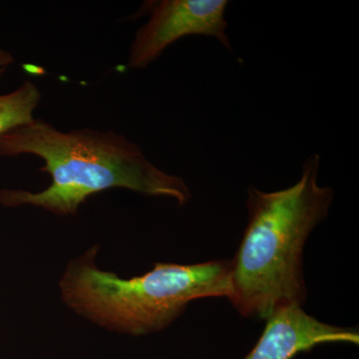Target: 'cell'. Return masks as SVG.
Wrapping results in <instances>:
<instances>
[{
    "instance_id": "6da1fadb",
    "label": "cell",
    "mask_w": 359,
    "mask_h": 359,
    "mask_svg": "<svg viewBox=\"0 0 359 359\" xmlns=\"http://www.w3.org/2000/svg\"><path fill=\"white\" fill-rule=\"evenodd\" d=\"M33 155L52 184L40 193L0 191L4 205H32L55 214H75L94 194L123 188L188 203L191 192L180 177L167 174L144 155L140 146L114 131L90 128L61 131L41 119L0 137V156Z\"/></svg>"
},
{
    "instance_id": "7a4b0ae2",
    "label": "cell",
    "mask_w": 359,
    "mask_h": 359,
    "mask_svg": "<svg viewBox=\"0 0 359 359\" xmlns=\"http://www.w3.org/2000/svg\"><path fill=\"white\" fill-rule=\"evenodd\" d=\"M320 157L311 155L289 188L248 190L249 223L231 261L230 301L242 316L268 320L276 309L306 299L302 252L311 231L327 218L334 190L318 183Z\"/></svg>"
},
{
    "instance_id": "3957f363",
    "label": "cell",
    "mask_w": 359,
    "mask_h": 359,
    "mask_svg": "<svg viewBox=\"0 0 359 359\" xmlns=\"http://www.w3.org/2000/svg\"><path fill=\"white\" fill-rule=\"evenodd\" d=\"M65 302L101 325L135 335L166 327L187 304L231 295V261L181 266L157 264L122 280L90 262L73 264L61 283Z\"/></svg>"
},
{
    "instance_id": "277c9868",
    "label": "cell",
    "mask_w": 359,
    "mask_h": 359,
    "mask_svg": "<svg viewBox=\"0 0 359 359\" xmlns=\"http://www.w3.org/2000/svg\"><path fill=\"white\" fill-rule=\"evenodd\" d=\"M226 0H164L155 6L150 20L135 35L128 67L144 69L170 45L189 35L215 37L231 50L224 18Z\"/></svg>"
},
{
    "instance_id": "5b68a950",
    "label": "cell",
    "mask_w": 359,
    "mask_h": 359,
    "mask_svg": "<svg viewBox=\"0 0 359 359\" xmlns=\"http://www.w3.org/2000/svg\"><path fill=\"white\" fill-rule=\"evenodd\" d=\"M337 342L358 344V330L321 323L302 306L290 304L269 316L261 339L245 359H292L320 344Z\"/></svg>"
},
{
    "instance_id": "8992f818",
    "label": "cell",
    "mask_w": 359,
    "mask_h": 359,
    "mask_svg": "<svg viewBox=\"0 0 359 359\" xmlns=\"http://www.w3.org/2000/svg\"><path fill=\"white\" fill-rule=\"evenodd\" d=\"M41 99L39 87L29 80L11 93L0 95V137L32 123Z\"/></svg>"
},
{
    "instance_id": "52a82bcc",
    "label": "cell",
    "mask_w": 359,
    "mask_h": 359,
    "mask_svg": "<svg viewBox=\"0 0 359 359\" xmlns=\"http://www.w3.org/2000/svg\"><path fill=\"white\" fill-rule=\"evenodd\" d=\"M13 56L8 51L4 50L0 47V77L6 72L9 66L13 65Z\"/></svg>"
}]
</instances>
